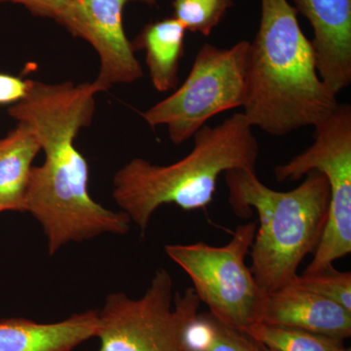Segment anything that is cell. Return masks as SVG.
<instances>
[{"label": "cell", "mask_w": 351, "mask_h": 351, "mask_svg": "<svg viewBox=\"0 0 351 351\" xmlns=\"http://www.w3.org/2000/svg\"><path fill=\"white\" fill-rule=\"evenodd\" d=\"M27 82V95L8 114L32 127L45 154L43 165L32 167L25 212L43 226L48 253L105 233L127 234L128 215L107 209L90 195L89 166L75 145L80 132L92 123L100 88L94 82Z\"/></svg>", "instance_id": "1"}, {"label": "cell", "mask_w": 351, "mask_h": 351, "mask_svg": "<svg viewBox=\"0 0 351 351\" xmlns=\"http://www.w3.org/2000/svg\"><path fill=\"white\" fill-rule=\"evenodd\" d=\"M257 34L249 44L243 114L252 127L276 137L313 126L339 103L321 80L313 43L288 0H260Z\"/></svg>", "instance_id": "2"}, {"label": "cell", "mask_w": 351, "mask_h": 351, "mask_svg": "<svg viewBox=\"0 0 351 351\" xmlns=\"http://www.w3.org/2000/svg\"><path fill=\"white\" fill-rule=\"evenodd\" d=\"M193 138V151L177 162L156 165L137 157L113 177V199L143 234L162 205L205 209L214 199L219 176L234 169L256 171L260 149L243 112L216 126L206 124Z\"/></svg>", "instance_id": "3"}, {"label": "cell", "mask_w": 351, "mask_h": 351, "mask_svg": "<svg viewBox=\"0 0 351 351\" xmlns=\"http://www.w3.org/2000/svg\"><path fill=\"white\" fill-rule=\"evenodd\" d=\"M298 188L276 191L256 171L225 173L228 202L241 218L257 212L258 226L250 249L251 271L265 293L295 280L298 269L317 249L326 226L330 188L326 177L311 171Z\"/></svg>", "instance_id": "4"}, {"label": "cell", "mask_w": 351, "mask_h": 351, "mask_svg": "<svg viewBox=\"0 0 351 351\" xmlns=\"http://www.w3.org/2000/svg\"><path fill=\"white\" fill-rule=\"evenodd\" d=\"M201 306L193 287L173 297L169 272L158 269L140 299L106 298L98 311V351H189L188 332Z\"/></svg>", "instance_id": "5"}, {"label": "cell", "mask_w": 351, "mask_h": 351, "mask_svg": "<svg viewBox=\"0 0 351 351\" xmlns=\"http://www.w3.org/2000/svg\"><path fill=\"white\" fill-rule=\"evenodd\" d=\"M257 226V221L237 226L223 246L203 241L165 246L168 257L191 278L208 313L240 331L258 323L267 295L246 265Z\"/></svg>", "instance_id": "6"}, {"label": "cell", "mask_w": 351, "mask_h": 351, "mask_svg": "<svg viewBox=\"0 0 351 351\" xmlns=\"http://www.w3.org/2000/svg\"><path fill=\"white\" fill-rule=\"evenodd\" d=\"M249 44L241 40L221 49L205 43L184 82L143 112V119L152 128L167 127L171 142L181 145L216 115L243 107Z\"/></svg>", "instance_id": "7"}, {"label": "cell", "mask_w": 351, "mask_h": 351, "mask_svg": "<svg viewBox=\"0 0 351 351\" xmlns=\"http://www.w3.org/2000/svg\"><path fill=\"white\" fill-rule=\"evenodd\" d=\"M313 144L274 168L278 182H295L311 171L326 177L330 188L326 226L304 276L317 274L351 253V107L339 104L316 126Z\"/></svg>", "instance_id": "8"}, {"label": "cell", "mask_w": 351, "mask_h": 351, "mask_svg": "<svg viewBox=\"0 0 351 351\" xmlns=\"http://www.w3.org/2000/svg\"><path fill=\"white\" fill-rule=\"evenodd\" d=\"M126 0H71L57 23L75 38L93 46L100 71L93 82L101 92L113 85L131 84L144 75L123 27Z\"/></svg>", "instance_id": "9"}, {"label": "cell", "mask_w": 351, "mask_h": 351, "mask_svg": "<svg viewBox=\"0 0 351 351\" xmlns=\"http://www.w3.org/2000/svg\"><path fill=\"white\" fill-rule=\"evenodd\" d=\"M311 23L321 80L338 96L351 83V0H295Z\"/></svg>", "instance_id": "10"}, {"label": "cell", "mask_w": 351, "mask_h": 351, "mask_svg": "<svg viewBox=\"0 0 351 351\" xmlns=\"http://www.w3.org/2000/svg\"><path fill=\"white\" fill-rule=\"evenodd\" d=\"M258 323L292 328L346 341L351 337V313L292 281L267 293Z\"/></svg>", "instance_id": "11"}, {"label": "cell", "mask_w": 351, "mask_h": 351, "mask_svg": "<svg viewBox=\"0 0 351 351\" xmlns=\"http://www.w3.org/2000/svg\"><path fill=\"white\" fill-rule=\"evenodd\" d=\"M98 311L73 314L54 323L25 318L0 319V351H73L96 338Z\"/></svg>", "instance_id": "12"}, {"label": "cell", "mask_w": 351, "mask_h": 351, "mask_svg": "<svg viewBox=\"0 0 351 351\" xmlns=\"http://www.w3.org/2000/svg\"><path fill=\"white\" fill-rule=\"evenodd\" d=\"M40 151L38 134L25 122L0 138V213L25 212L32 163Z\"/></svg>", "instance_id": "13"}, {"label": "cell", "mask_w": 351, "mask_h": 351, "mask_svg": "<svg viewBox=\"0 0 351 351\" xmlns=\"http://www.w3.org/2000/svg\"><path fill=\"white\" fill-rule=\"evenodd\" d=\"M186 34V29L179 21L166 18L145 25L132 43L134 50L145 51V64L152 85L161 93L178 86Z\"/></svg>", "instance_id": "14"}, {"label": "cell", "mask_w": 351, "mask_h": 351, "mask_svg": "<svg viewBox=\"0 0 351 351\" xmlns=\"http://www.w3.org/2000/svg\"><path fill=\"white\" fill-rule=\"evenodd\" d=\"M189 351H272L244 331L219 322L209 313L198 314L188 332Z\"/></svg>", "instance_id": "15"}, {"label": "cell", "mask_w": 351, "mask_h": 351, "mask_svg": "<svg viewBox=\"0 0 351 351\" xmlns=\"http://www.w3.org/2000/svg\"><path fill=\"white\" fill-rule=\"evenodd\" d=\"M244 332L272 351H351L343 339L292 328L257 323Z\"/></svg>", "instance_id": "16"}, {"label": "cell", "mask_w": 351, "mask_h": 351, "mask_svg": "<svg viewBox=\"0 0 351 351\" xmlns=\"http://www.w3.org/2000/svg\"><path fill=\"white\" fill-rule=\"evenodd\" d=\"M233 4V0H173V17L186 32L209 36Z\"/></svg>", "instance_id": "17"}, {"label": "cell", "mask_w": 351, "mask_h": 351, "mask_svg": "<svg viewBox=\"0 0 351 351\" xmlns=\"http://www.w3.org/2000/svg\"><path fill=\"white\" fill-rule=\"evenodd\" d=\"M295 281L351 313L350 271H339L331 267L311 276H298Z\"/></svg>", "instance_id": "18"}, {"label": "cell", "mask_w": 351, "mask_h": 351, "mask_svg": "<svg viewBox=\"0 0 351 351\" xmlns=\"http://www.w3.org/2000/svg\"><path fill=\"white\" fill-rule=\"evenodd\" d=\"M71 1V0H0V3L10 2L19 4L25 7L34 16L50 18L58 22L66 12Z\"/></svg>", "instance_id": "19"}, {"label": "cell", "mask_w": 351, "mask_h": 351, "mask_svg": "<svg viewBox=\"0 0 351 351\" xmlns=\"http://www.w3.org/2000/svg\"><path fill=\"white\" fill-rule=\"evenodd\" d=\"M27 89V80L0 73V105L18 103L25 98Z\"/></svg>", "instance_id": "20"}, {"label": "cell", "mask_w": 351, "mask_h": 351, "mask_svg": "<svg viewBox=\"0 0 351 351\" xmlns=\"http://www.w3.org/2000/svg\"><path fill=\"white\" fill-rule=\"evenodd\" d=\"M127 2L128 1H137L141 2V3L147 4V5L149 6H154L156 5L157 0H126Z\"/></svg>", "instance_id": "21"}]
</instances>
